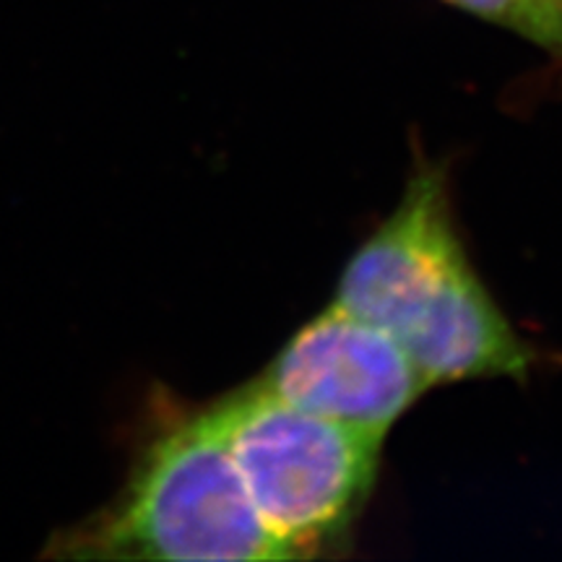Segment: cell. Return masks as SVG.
Listing matches in <instances>:
<instances>
[{
	"mask_svg": "<svg viewBox=\"0 0 562 562\" xmlns=\"http://www.w3.org/2000/svg\"><path fill=\"white\" fill-rule=\"evenodd\" d=\"M336 305L383 328L425 381L524 378L531 351L456 235L446 182L422 170L341 273Z\"/></svg>",
	"mask_w": 562,
	"mask_h": 562,
	"instance_id": "1",
	"label": "cell"
},
{
	"mask_svg": "<svg viewBox=\"0 0 562 562\" xmlns=\"http://www.w3.org/2000/svg\"><path fill=\"white\" fill-rule=\"evenodd\" d=\"M47 558L271 562L294 560L263 524L209 409L167 422L121 495L50 539Z\"/></svg>",
	"mask_w": 562,
	"mask_h": 562,
	"instance_id": "2",
	"label": "cell"
},
{
	"mask_svg": "<svg viewBox=\"0 0 562 562\" xmlns=\"http://www.w3.org/2000/svg\"><path fill=\"white\" fill-rule=\"evenodd\" d=\"M209 414L252 505L294 560L339 542L368 501L385 438L281 402L258 383Z\"/></svg>",
	"mask_w": 562,
	"mask_h": 562,
	"instance_id": "3",
	"label": "cell"
},
{
	"mask_svg": "<svg viewBox=\"0 0 562 562\" xmlns=\"http://www.w3.org/2000/svg\"><path fill=\"white\" fill-rule=\"evenodd\" d=\"M256 383L281 402L381 438L430 389L396 339L336 302L286 341Z\"/></svg>",
	"mask_w": 562,
	"mask_h": 562,
	"instance_id": "4",
	"label": "cell"
},
{
	"mask_svg": "<svg viewBox=\"0 0 562 562\" xmlns=\"http://www.w3.org/2000/svg\"><path fill=\"white\" fill-rule=\"evenodd\" d=\"M480 16L521 32L539 45L562 53V3L560 0H451Z\"/></svg>",
	"mask_w": 562,
	"mask_h": 562,
	"instance_id": "5",
	"label": "cell"
},
{
	"mask_svg": "<svg viewBox=\"0 0 562 562\" xmlns=\"http://www.w3.org/2000/svg\"><path fill=\"white\" fill-rule=\"evenodd\" d=\"M560 3H562V0H560Z\"/></svg>",
	"mask_w": 562,
	"mask_h": 562,
	"instance_id": "6",
	"label": "cell"
}]
</instances>
